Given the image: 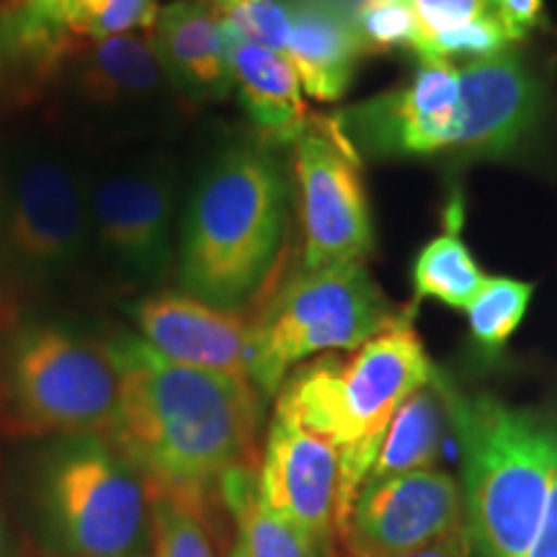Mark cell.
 I'll use <instances>...</instances> for the list:
<instances>
[{
	"mask_svg": "<svg viewBox=\"0 0 557 557\" xmlns=\"http://www.w3.org/2000/svg\"><path fill=\"white\" fill-rule=\"evenodd\" d=\"M434 364L410 323V310L348 359L323 357L299 367L276 393V408L331 438L341 451L336 532L346 527L382 438L398 408L434 380Z\"/></svg>",
	"mask_w": 557,
	"mask_h": 557,
	"instance_id": "cell-3",
	"label": "cell"
},
{
	"mask_svg": "<svg viewBox=\"0 0 557 557\" xmlns=\"http://www.w3.org/2000/svg\"><path fill=\"white\" fill-rule=\"evenodd\" d=\"M416 299L436 297L455 310H468L485 287L487 276L478 267L455 227L438 235L416 261Z\"/></svg>",
	"mask_w": 557,
	"mask_h": 557,
	"instance_id": "cell-22",
	"label": "cell"
},
{
	"mask_svg": "<svg viewBox=\"0 0 557 557\" xmlns=\"http://www.w3.org/2000/svg\"><path fill=\"white\" fill-rule=\"evenodd\" d=\"M129 315L139 338L173 364L253 377V315L246 310L218 308L186 292H152Z\"/></svg>",
	"mask_w": 557,
	"mask_h": 557,
	"instance_id": "cell-14",
	"label": "cell"
},
{
	"mask_svg": "<svg viewBox=\"0 0 557 557\" xmlns=\"http://www.w3.org/2000/svg\"><path fill=\"white\" fill-rule=\"evenodd\" d=\"M90 163L58 132H29L0 152V278L62 287L94 261Z\"/></svg>",
	"mask_w": 557,
	"mask_h": 557,
	"instance_id": "cell-5",
	"label": "cell"
},
{
	"mask_svg": "<svg viewBox=\"0 0 557 557\" xmlns=\"http://www.w3.org/2000/svg\"><path fill=\"white\" fill-rule=\"evenodd\" d=\"M459 524H465L462 485L431 468L367 483L338 537L348 557H403L434 545Z\"/></svg>",
	"mask_w": 557,
	"mask_h": 557,
	"instance_id": "cell-13",
	"label": "cell"
},
{
	"mask_svg": "<svg viewBox=\"0 0 557 557\" xmlns=\"http://www.w3.org/2000/svg\"><path fill=\"white\" fill-rule=\"evenodd\" d=\"M410 5L421 24V41L468 24V21L498 16L496 0H410Z\"/></svg>",
	"mask_w": 557,
	"mask_h": 557,
	"instance_id": "cell-29",
	"label": "cell"
},
{
	"mask_svg": "<svg viewBox=\"0 0 557 557\" xmlns=\"http://www.w3.org/2000/svg\"><path fill=\"white\" fill-rule=\"evenodd\" d=\"M470 555H472V540H470L468 524H459L457 529H451L447 537L434 542V545L403 557H470Z\"/></svg>",
	"mask_w": 557,
	"mask_h": 557,
	"instance_id": "cell-32",
	"label": "cell"
},
{
	"mask_svg": "<svg viewBox=\"0 0 557 557\" xmlns=\"http://www.w3.org/2000/svg\"><path fill=\"white\" fill-rule=\"evenodd\" d=\"M527 557H557V470L553 487H549L545 517H542L537 537H534Z\"/></svg>",
	"mask_w": 557,
	"mask_h": 557,
	"instance_id": "cell-31",
	"label": "cell"
},
{
	"mask_svg": "<svg viewBox=\"0 0 557 557\" xmlns=\"http://www.w3.org/2000/svg\"><path fill=\"white\" fill-rule=\"evenodd\" d=\"M227 557H248V553H246V545H243V542H240V537L233 542V547H230V553H227Z\"/></svg>",
	"mask_w": 557,
	"mask_h": 557,
	"instance_id": "cell-35",
	"label": "cell"
},
{
	"mask_svg": "<svg viewBox=\"0 0 557 557\" xmlns=\"http://www.w3.org/2000/svg\"><path fill=\"white\" fill-rule=\"evenodd\" d=\"M465 122L459 156H504L537 120L540 88L527 62L513 52L472 60L459 67Z\"/></svg>",
	"mask_w": 557,
	"mask_h": 557,
	"instance_id": "cell-16",
	"label": "cell"
},
{
	"mask_svg": "<svg viewBox=\"0 0 557 557\" xmlns=\"http://www.w3.org/2000/svg\"><path fill=\"white\" fill-rule=\"evenodd\" d=\"M462 447L465 524L483 557H527L557 470V431L491 395H462L434 372Z\"/></svg>",
	"mask_w": 557,
	"mask_h": 557,
	"instance_id": "cell-4",
	"label": "cell"
},
{
	"mask_svg": "<svg viewBox=\"0 0 557 557\" xmlns=\"http://www.w3.org/2000/svg\"><path fill=\"white\" fill-rule=\"evenodd\" d=\"M227 29V54L233 81L248 120L269 143H297L310 129L302 83L282 54L240 37L222 13Z\"/></svg>",
	"mask_w": 557,
	"mask_h": 557,
	"instance_id": "cell-19",
	"label": "cell"
},
{
	"mask_svg": "<svg viewBox=\"0 0 557 557\" xmlns=\"http://www.w3.org/2000/svg\"><path fill=\"white\" fill-rule=\"evenodd\" d=\"M403 318L364 263L299 271L253 312V385L276 395L299 361L354 351Z\"/></svg>",
	"mask_w": 557,
	"mask_h": 557,
	"instance_id": "cell-8",
	"label": "cell"
},
{
	"mask_svg": "<svg viewBox=\"0 0 557 557\" xmlns=\"http://www.w3.org/2000/svg\"><path fill=\"white\" fill-rule=\"evenodd\" d=\"M150 41L181 101L212 103L233 90L227 29L220 11L199 0H176L160 9Z\"/></svg>",
	"mask_w": 557,
	"mask_h": 557,
	"instance_id": "cell-17",
	"label": "cell"
},
{
	"mask_svg": "<svg viewBox=\"0 0 557 557\" xmlns=\"http://www.w3.org/2000/svg\"><path fill=\"white\" fill-rule=\"evenodd\" d=\"M289 13L292 32L284 60L295 67L308 96L338 101L364 54L354 13L338 0H292Z\"/></svg>",
	"mask_w": 557,
	"mask_h": 557,
	"instance_id": "cell-18",
	"label": "cell"
},
{
	"mask_svg": "<svg viewBox=\"0 0 557 557\" xmlns=\"http://www.w3.org/2000/svg\"><path fill=\"white\" fill-rule=\"evenodd\" d=\"M54 78L81 127L109 143H139L163 135L181 101L152 50L150 37L120 34L75 39Z\"/></svg>",
	"mask_w": 557,
	"mask_h": 557,
	"instance_id": "cell-10",
	"label": "cell"
},
{
	"mask_svg": "<svg viewBox=\"0 0 557 557\" xmlns=\"http://www.w3.org/2000/svg\"><path fill=\"white\" fill-rule=\"evenodd\" d=\"M364 52H389L398 47L416 50L421 24L410 0H361L354 11Z\"/></svg>",
	"mask_w": 557,
	"mask_h": 557,
	"instance_id": "cell-25",
	"label": "cell"
},
{
	"mask_svg": "<svg viewBox=\"0 0 557 557\" xmlns=\"http://www.w3.org/2000/svg\"><path fill=\"white\" fill-rule=\"evenodd\" d=\"M220 13H225L243 39L256 41V45L267 47V50L284 58L292 32V13L287 0H240L238 5Z\"/></svg>",
	"mask_w": 557,
	"mask_h": 557,
	"instance_id": "cell-28",
	"label": "cell"
},
{
	"mask_svg": "<svg viewBox=\"0 0 557 557\" xmlns=\"http://www.w3.org/2000/svg\"><path fill=\"white\" fill-rule=\"evenodd\" d=\"M5 70V52H3V29H0V78H3Z\"/></svg>",
	"mask_w": 557,
	"mask_h": 557,
	"instance_id": "cell-36",
	"label": "cell"
},
{
	"mask_svg": "<svg viewBox=\"0 0 557 557\" xmlns=\"http://www.w3.org/2000/svg\"><path fill=\"white\" fill-rule=\"evenodd\" d=\"M120 387L109 344L70 325L29 320L0 344V421L18 436H109Z\"/></svg>",
	"mask_w": 557,
	"mask_h": 557,
	"instance_id": "cell-7",
	"label": "cell"
},
{
	"mask_svg": "<svg viewBox=\"0 0 557 557\" xmlns=\"http://www.w3.org/2000/svg\"><path fill=\"white\" fill-rule=\"evenodd\" d=\"M295 173L302 209V269L364 263L372 250L367 194L359 158L348 150L333 122L308 129L295 143Z\"/></svg>",
	"mask_w": 557,
	"mask_h": 557,
	"instance_id": "cell-12",
	"label": "cell"
},
{
	"mask_svg": "<svg viewBox=\"0 0 557 557\" xmlns=\"http://www.w3.org/2000/svg\"><path fill=\"white\" fill-rule=\"evenodd\" d=\"M90 250L122 287H156L176 263L178 171L163 148L90 165Z\"/></svg>",
	"mask_w": 557,
	"mask_h": 557,
	"instance_id": "cell-9",
	"label": "cell"
},
{
	"mask_svg": "<svg viewBox=\"0 0 557 557\" xmlns=\"http://www.w3.org/2000/svg\"><path fill=\"white\" fill-rule=\"evenodd\" d=\"M109 351L122 382L109 438L150 491L209 506L230 472L256 468L263 408L253 382L173 364L132 333Z\"/></svg>",
	"mask_w": 557,
	"mask_h": 557,
	"instance_id": "cell-1",
	"label": "cell"
},
{
	"mask_svg": "<svg viewBox=\"0 0 557 557\" xmlns=\"http://www.w3.org/2000/svg\"><path fill=\"white\" fill-rule=\"evenodd\" d=\"M341 451L284 410H274L259 468V493L271 511L320 542L336 537Z\"/></svg>",
	"mask_w": 557,
	"mask_h": 557,
	"instance_id": "cell-15",
	"label": "cell"
},
{
	"mask_svg": "<svg viewBox=\"0 0 557 557\" xmlns=\"http://www.w3.org/2000/svg\"><path fill=\"white\" fill-rule=\"evenodd\" d=\"M534 287L517 278H487L480 295L472 299L468 308L470 333L485 351H498L519 329L521 318L529 308Z\"/></svg>",
	"mask_w": 557,
	"mask_h": 557,
	"instance_id": "cell-24",
	"label": "cell"
},
{
	"mask_svg": "<svg viewBox=\"0 0 557 557\" xmlns=\"http://www.w3.org/2000/svg\"><path fill=\"white\" fill-rule=\"evenodd\" d=\"M39 537L54 557H148L152 491L109 436H65L32 485Z\"/></svg>",
	"mask_w": 557,
	"mask_h": 557,
	"instance_id": "cell-6",
	"label": "cell"
},
{
	"mask_svg": "<svg viewBox=\"0 0 557 557\" xmlns=\"http://www.w3.org/2000/svg\"><path fill=\"white\" fill-rule=\"evenodd\" d=\"M465 103L459 67L449 60L418 62L408 86L354 103L333 127L354 156L426 158L457 152Z\"/></svg>",
	"mask_w": 557,
	"mask_h": 557,
	"instance_id": "cell-11",
	"label": "cell"
},
{
	"mask_svg": "<svg viewBox=\"0 0 557 557\" xmlns=\"http://www.w3.org/2000/svg\"><path fill=\"white\" fill-rule=\"evenodd\" d=\"M289 189L267 150L220 152L191 186L178 220L181 292L243 310L263 292L287 233Z\"/></svg>",
	"mask_w": 557,
	"mask_h": 557,
	"instance_id": "cell-2",
	"label": "cell"
},
{
	"mask_svg": "<svg viewBox=\"0 0 557 557\" xmlns=\"http://www.w3.org/2000/svg\"><path fill=\"white\" fill-rule=\"evenodd\" d=\"M158 13V0H81L70 21V34L81 41H99L152 29Z\"/></svg>",
	"mask_w": 557,
	"mask_h": 557,
	"instance_id": "cell-26",
	"label": "cell"
},
{
	"mask_svg": "<svg viewBox=\"0 0 557 557\" xmlns=\"http://www.w3.org/2000/svg\"><path fill=\"white\" fill-rule=\"evenodd\" d=\"M444 416H447V406H444L434 380L426 387L416 389L389 421L367 483H382V480L406 475V472L434 468Z\"/></svg>",
	"mask_w": 557,
	"mask_h": 557,
	"instance_id": "cell-21",
	"label": "cell"
},
{
	"mask_svg": "<svg viewBox=\"0 0 557 557\" xmlns=\"http://www.w3.org/2000/svg\"><path fill=\"white\" fill-rule=\"evenodd\" d=\"M508 32L504 29L498 16H483L475 21H468V24L455 26V29H447L442 34H434V37L423 39L421 45L416 47L418 58L423 60H451V58H496V54L506 52Z\"/></svg>",
	"mask_w": 557,
	"mask_h": 557,
	"instance_id": "cell-27",
	"label": "cell"
},
{
	"mask_svg": "<svg viewBox=\"0 0 557 557\" xmlns=\"http://www.w3.org/2000/svg\"><path fill=\"white\" fill-rule=\"evenodd\" d=\"M496 11L500 24H504V29L513 41L524 39L527 32L540 24L545 3L542 0H496Z\"/></svg>",
	"mask_w": 557,
	"mask_h": 557,
	"instance_id": "cell-30",
	"label": "cell"
},
{
	"mask_svg": "<svg viewBox=\"0 0 557 557\" xmlns=\"http://www.w3.org/2000/svg\"><path fill=\"white\" fill-rule=\"evenodd\" d=\"M205 513L207 506L152 491L148 557H220Z\"/></svg>",
	"mask_w": 557,
	"mask_h": 557,
	"instance_id": "cell-23",
	"label": "cell"
},
{
	"mask_svg": "<svg viewBox=\"0 0 557 557\" xmlns=\"http://www.w3.org/2000/svg\"><path fill=\"white\" fill-rule=\"evenodd\" d=\"M0 557H11V532L3 511H0Z\"/></svg>",
	"mask_w": 557,
	"mask_h": 557,
	"instance_id": "cell-33",
	"label": "cell"
},
{
	"mask_svg": "<svg viewBox=\"0 0 557 557\" xmlns=\"http://www.w3.org/2000/svg\"><path fill=\"white\" fill-rule=\"evenodd\" d=\"M220 498L238 524L248 557H336L329 542L312 537L263 504L256 468L230 472L220 485Z\"/></svg>",
	"mask_w": 557,
	"mask_h": 557,
	"instance_id": "cell-20",
	"label": "cell"
},
{
	"mask_svg": "<svg viewBox=\"0 0 557 557\" xmlns=\"http://www.w3.org/2000/svg\"><path fill=\"white\" fill-rule=\"evenodd\" d=\"M205 3H212L214 11H230L233 5H238L240 0H205Z\"/></svg>",
	"mask_w": 557,
	"mask_h": 557,
	"instance_id": "cell-34",
	"label": "cell"
}]
</instances>
